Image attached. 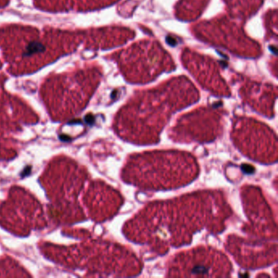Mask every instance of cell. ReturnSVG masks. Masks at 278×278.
Returning a JSON list of instances; mask_svg holds the SVG:
<instances>
[{"instance_id":"cell-1","label":"cell","mask_w":278,"mask_h":278,"mask_svg":"<svg viewBox=\"0 0 278 278\" xmlns=\"http://www.w3.org/2000/svg\"><path fill=\"white\" fill-rule=\"evenodd\" d=\"M43 49H44V48L42 47V46L40 43H38V42H32L31 44H29V45L28 46L27 51H26V52L24 54V55L29 56V55H30L31 54H33V53L42 51H43Z\"/></svg>"},{"instance_id":"cell-2","label":"cell","mask_w":278,"mask_h":278,"mask_svg":"<svg viewBox=\"0 0 278 278\" xmlns=\"http://www.w3.org/2000/svg\"><path fill=\"white\" fill-rule=\"evenodd\" d=\"M166 42L168 43L170 46H172V47H175V46L177 44V42L176 40L170 36H167L166 38Z\"/></svg>"},{"instance_id":"cell-3","label":"cell","mask_w":278,"mask_h":278,"mask_svg":"<svg viewBox=\"0 0 278 278\" xmlns=\"http://www.w3.org/2000/svg\"><path fill=\"white\" fill-rule=\"evenodd\" d=\"M86 121H87V123H91L92 122H93V117L91 116V115H87V117H86Z\"/></svg>"},{"instance_id":"cell-4","label":"cell","mask_w":278,"mask_h":278,"mask_svg":"<svg viewBox=\"0 0 278 278\" xmlns=\"http://www.w3.org/2000/svg\"><path fill=\"white\" fill-rule=\"evenodd\" d=\"M270 50H273V54H275V55L277 54V49H276V47H270Z\"/></svg>"}]
</instances>
